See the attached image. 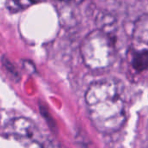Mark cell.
<instances>
[{
	"instance_id": "obj_1",
	"label": "cell",
	"mask_w": 148,
	"mask_h": 148,
	"mask_svg": "<svg viewBox=\"0 0 148 148\" xmlns=\"http://www.w3.org/2000/svg\"><path fill=\"white\" fill-rule=\"evenodd\" d=\"M124 85L117 79H103L93 82L85 95L89 118L94 127L104 134L122 127L127 120L123 99Z\"/></svg>"
},
{
	"instance_id": "obj_2",
	"label": "cell",
	"mask_w": 148,
	"mask_h": 148,
	"mask_svg": "<svg viewBox=\"0 0 148 148\" xmlns=\"http://www.w3.org/2000/svg\"><path fill=\"white\" fill-rule=\"evenodd\" d=\"M81 56L84 64L91 69H103L115 58V47L110 35L96 29L89 33L81 45Z\"/></svg>"
},
{
	"instance_id": "obj_3",
	"label": "cell",
	"mask_w": 148,
	"mask_h": 148,
	"mask_svg": "<svg viewBox=\"0 0 148 148\" xmlns=\"http://www.w3.org/2000/svg\"><path fill=\"white\" fill-rule=\"evenodd\" d=\"M133 36L136 42L148 44V14L140 16L135 21L133 29Z\"/></svg>"
},
{
	"instance_id": "obj_4",
	"label": "cell",
	"mask_w": 148,
	"mask_h": 148,
	"mask_svg": "<svg viewBox=\"0 0 148 148\" xmlns=\"http://www.w3.org/2000/svg\"><path fill=\"white\" fill-rule=\"evenodd\" d=\"M98 29L110 35L116 29V20L110 14H101L97 17ZM111 36V35H110Z\"/></svg>"
},
{
	"instance_id": "obj_5",
	"label": "cell",
	"mask_w": 148,
	"mask_h": 148,
	"mask_svg": "<svg viewBox=\"0 0 148 148\" xmlns=\"http://www.w3.org/2000/svg\"><path fill=\"white\" fill-rule=\"evenodd\" d=\"M132 65L137 71L148 69V49L136 51L132 56Z\"/></svg>"
},
{
	"instance_id": "obj_6",
	"label": "cell",
	"mask_w": 148,
	"mask_h": 148,
	"mask_svg": "<svg viewBox=\"0 0 148 148\" xmlns=\"http://www.w3.org/2000/svg\"><path fill=\"white\" fill-rule=\"evenodd\" d=\"M12 127L13 130L20 135L29 136L33 131V129L30 127V123L29 122V121L22 118L15 120L14 122H12Z\"/></svg>"
},
{
	"instance_id": "obj_7",
	"label": "cell",
	"mask_w": 148,
	"mask_h": 148,
	"mask_svg": "<svg viewBox=\"0 0 148 148\" xmlns=\"http://www.w3.org/2000/svg\"><path fill=\"white\" fill-rule=\"evenodd\" d=\"M61 1L65 2V3H70V4H80L84 0H61Z\"/></svg>"
}]
</instances>
